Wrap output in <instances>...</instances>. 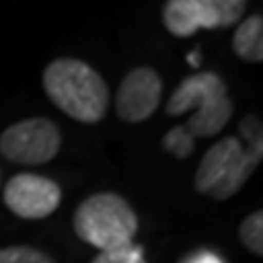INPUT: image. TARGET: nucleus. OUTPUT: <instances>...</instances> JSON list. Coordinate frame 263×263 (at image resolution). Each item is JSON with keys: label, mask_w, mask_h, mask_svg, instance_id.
<instances>
[{"label": "nucleus", "mask_w": 263, "mask_h": 263, "mask_svg": "<svg viewBox=\"0 0 263 263\" xmlns=\"http://www.w3.org/2000/svg\"><path fill=\"white\" fill-rule=\"evenodd\" d=\"M241 138H221L204 154L195 171V191L213 197L217 202L230 200L239 189L248 182L257 164L263 158V127L257 117H246L239 123Z\"/></svg>", "instance_id": "obj_1"}, {"label": "nucleus", "mask_w": 263, "mask_h": 263, "mask_svg": "<svg viewBox=\"0 0 263 263\" xmlns=\"http://www.w3.org/2000/svg\"><path fill=\"white\" fill-rule=\"evenodd\" d=\"M42 86L55 108L79 123H99L108 112V84L86 62L70 57L51 62L42 75Z\"/></svg>", "instance_id": "obj_2"}, {"label": "nucleus", "mask_w": 263, "mask_h": 263, "mask_svg": "<svg viewBox=\"0 0 263 263\" xmlns=\"http://www.w3.org/2000/svg\"><path fill=\"white\" fill-rule=\"evenodd\" d=\"M233 110L235 105L228 97L226 84L215 72H197L186 77L167 101L169 117L193 112L182 125L193 141L219 134L233 117Z\"/></svg>", "instance_id": "obj_3"}, {"label": "nucleus", "mask_w": 263, "mask_h": 263, "mask_svg": "<svg viewBox=\"0 0 263 263\" xmlns=\"http://www.w3.org/2000/svg\"><path fill=\"white\" fill-rule=\"evenodd\" d=\"M72 228L81 241L95 246L99 252H112L134 243L138 217L125 197L95 193L77 206Z\"/></svg>", "instance_id": "obj_4"}, {"label": "nucleus", "mask_w": 263, "mask_h": 263, "mask_svg": "<svg viewBox=\"0 0 263 263\" xmlns=\"http://www.w3.org/2000/svg\"><path fill=\"white\" fill-rule=\"evenodd\" d=\"M243 0H169L162 7V24L171 35L191 37L200 29H226L241 20Z\"/></svg>", "instance_id": "obj_5"}, {"label": "nucleus", "mask_w": 263, "mask_h": 263, "mask_svg": "<svg viewBox=\"0 0 263 263\" xmlns=\"http://www.w3.org/2000/svg\"><path fill=\"white\" fill-rule=\"evenodd\" d=\"M62 147V132L51 119L33 117L18 121L0 134V154L15 164H44Z\"/></svg>", "instance_id": "obj_6"}, {"label": "nucleus", "mask_w": 263, "mask_h": 263, "mask_svg": "<svg viewBox=\"0 0 263 263\" xmlns=\"http://www.w3.org/2000/svg\"><path fill=\"white\" fill-rule=\"evenodd\" d=\"M3 202L13 215L22 219H44L60 206L62 189L51 178L18 174L5 184Z\"/></svg>", "instance_id": "obj_7"}, {"label": "nucleus", "mask_w": 263, "mask_h": 263, "mask_svg": "<svg viewBox=\"0 0 263 263\" xmlns=\"http://www.w3.org/2000/svg\"><path fill=\"white\" fill-rule=\"evenodd\" d=\"M162 99V79L149 66H138L127 72L117 90V114L127 123L147 121L158 110Z\"/></svg>", "instance_id": "obj_8"}, {"label": "nucleus", "mask_w": 263, "mask_h": 263, "mask_svg": "<svg viewBox=\"0 0 263 263\" xmlns=\"http://www.w3.org/2000/svg\"><path fill=\"white\" fill-rule=\"evenodd\" d=\"M233 51L248 64H259L263 60V18L250 15L235 31Z\"/></svg>", "instance_id": "obj_9"}, {"label": "nucleus", "mask_w": 263, "mask_h": 263, "mask_svg": "<svg viewBox=\"0 0 263 263\" xmlns=\"http://www.w3.org/2000/svg\"><path fill=\"white\" fill-rule=\"evenodd\" d=\"M239 239L246 246V250L261 257L263 254V211H254L241 221Z\"/></svg>", "instance_id": "obj_10"}, {"label": "nucleus", "mask_w": 263, "mask_h": 263, "mask_svg": "<svg viewBox=\"0 0 263 263\" xmlns=\"http://www.w3.org/2000/svg\"><path fill=\"white\" fill-rule=\"evenodd\" d=\"M162 149L178 160H186L195 152V141L186 134L182 125H176L162 136Z\"/></svg>", "instance_id": "obj_11"}, {"label": "nucleus", "mask_w": 263, "mask_h": 263, "mask_svg": "<svg viewBox=\"0 0 263 263\" xmlns=\"http://www.w3.org/2000/svg\"><path fill=\"white\" fill-rule=\"evenodd\" d=\"M0 263H55L42 250L31 246H9L0 248Z\"/></svg>", "instance_id": "obj_12"}, {"label": "nucleus", "mask_w": 263, "mask_h": 263, "mask_svg": "<svg viewBox=\"0 0 263 263\" xmlns=\"http://www.w3.org/2000/svg\"><path fill=\"white\" fill-rule=\"evenodd\" d=\"M92 263H147L143 248L136 243L127 246L121 250H112V252H99L92 259Z\"/></svg>", "instance_id": "obj_13"}, {"label": "nucleus", "mask_w": 263, "mask_h": 263, "mask_svg": "<svg viewBox=\"0 0 263 263\" xmlns=\"http://www.w3.org/2000/svg\"><path fill=\"white\" fill-rule=\"evenodd\" d=\"M182 263H224V261H221L217 254H213V252H195L193 257H189Z\"/></svg>", "instance_id": "obj_14"}, {"label": "nucleus", "mask_w": 263, "mask_h": 263, "mask_svg": "<svg viewBox=\"0 0 263 263\" xmlns=\"http://www.w3.org/2000/svg\"><path fill=\"white\" fill-rule=\"evenodd\" d=\"M0 184H3V171H0Z\"/></svg>", "instance_id": "obj_15"}]
</instances>
